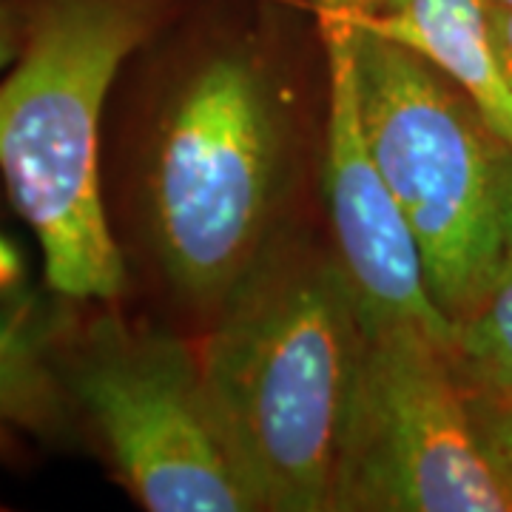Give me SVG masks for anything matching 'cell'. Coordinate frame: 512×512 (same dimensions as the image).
Wrapping results in <instances>:
<instances>
[{"mask_svg":"<svg viewBox=\"0 0 512 512\" xmlns=\"http://www.w3.org/2000/svg\"><path fill=\"white\" fill-rule=\"evenodd\" d=\"M202 373L256 512H328L365 325L336 254L271 245L214 313Z\"/></svg>","mask_w":512,"mask_h":512,"instance_id":"cell-1","label":"cell"},{"mask_svg":"<svg viewBox=\"0 0 512 512\" xmlns=\"http://www.w3.org/2000/svg\"><path fill=\"white\" fill-rule=\"evenodd\" d=\"M165 0H15L20 52L0 80V177L35 234L49 291L111 305L126 259L103 191L111 86Z\"/></svg>","mask_w":512,"mask_h":512,"instance_id":"cell-2","label":"cell"},{"mask_svg":"<svg viewBox=\"0 0 512 512\" xmlns=\"http://www.w3.org/2000/svg\"><path fill=\"white\" fill-rule=\"evenodd\" d=\"M288 111L268 60L225 43L165 94L137 160L140 234L168 288L217 313L274 245Z\"/></svg>","mask_w":512,"mask_h":512,"instance_id":"cell-3","label":"cell"},{"mask_svg":"<svg viewBox=\"0 0 512 512\" xmlns=\"http://www.w3.org/2000/svg\"><path fill=\"white\" fill-rule=\"evenodd\" d=\"M345 18L367 146L419 242L430 296L456 328L501 259L512 151L436 66Z\"/></svg>","mask_w":512,"mask_h":512,"instance_id":"cell-4","label":"cell"},{"mask_svg":"<svg viewBox=\"0 0 512 512\" xmlns=\"http://www.w3.org/2000/svg\"><path fill=\"white\" fill-rule=\"evenodd\" d=\"M55 365L69 413L143 510H254L225 450L200 348L100 311L74 316Z\"/></svg>","mask_w":512,"mask_h":512,"instance_id":"cell-5","label":"cell"},{"mask_svg":"<svg viewBox=\"0 0 512 512\" xmlns=\"http://www.w3.org/2000/svg\"><path fill=\"white\" fill-rule=\"evenodd\" d=\"M330 510L512 512L450 348L419 325H365Z\"/></svg>","mask_w":512,"mask_h":512,"instance_id":"cell-6","label":"cell"},{"mask_svg":"<svg viewBox=\"0 0 512 512\" xmlns=\"http://www.w3.org/2000/svg\"><path fill=\"white\" fill-rule=\"evenodd\" d=\"M316 12L328 57L325 197L362 325H419L453 348V325L430 296L419 242L365 140L348 18L328 6Z\"/></svg>","mask_w":512,"mask_h":512,"instance_id":"cell-7","label":"cell"},{"mask_svg":"<svg viewBox=\"0 0 512 512\" xmlns=\"http://www.w3.org/2000/svg\"><path fill=\"white\" fill-rule=\"evenodd\" d=\"M72 302L40 296L20 271H0V450L20 436H52L69 407L57 379V348L72 325Z\"/></svg>","mask_w":512,"mask_h":512,"instance_id":"cell-8","label":"cell"},{"mask_svg":"<svg viewBox=\"0 0 512 512\" xmlns=\"http://www.w3.org/2000/svg\"><path fill=\"white\" fill-rule=\"evenodd\" d=\"M353 15L456 83L512 151V83L495 49L490 0H402L382 15Z\"/></svg>","mask_w":512,"mask_h":512,"instance_id":"cell-9","label":"cell"},{"mask_svg":"<svg viewBox=\"0 0 512 512\" xmlns=\"http://www.w3.org/2000/svg\"><path fill=\"white\" fill-rule=\"evenodd\" d=\"M450 356L464 382L512 390V202L498 268L476 308L456 322Z\"/></svg>","mask_w":512,"mask_h":512,"instance_id":"cell-10","label":"cell"},{"mask_svg":"<svg viewBox=\"0 0 512 512\" xmlns=\"http://www.w3.org/2000/svg\"><path fill=\"white\" fill-rule=\"evenodd\" d=\"M461 384L481 450L512 498V390L464 382V379Z\"/></svg>","mask_w":512,"mask_h":512,"instance_id":"cell-11","label":"cell"},{"mask_svg":"<svg viewBox=\"0 0 512 512\" xmlns=\"http://www.w3.org/2000/svg\"><path fill=\"white\" fill-rule=\"evenodd\" d=\"M20 18L12 0H0V72H6L20 52Z\"/></svg>","mask_w":512,"mask_h":512,"instance_id":"cell-12","label":"cell"},{"mask_svg":"<svg viewBox=\"0 0 512 512\" xmlns=\"http://www.w3.org/2000/svg\"><path fill=\"white\" fill-rule=\"evenodd\" d=\"M490 23H493V37L498 57L504 63V72L512 83V6H498L490 3Z\"/></svg>","mask_w":512,"mask_h":512,"instance_id":"cell-13","label":"cell"},{"mask_svg":"<svg viewBox=\"0 0 512 512\" xmlns=\"http://www.w3.org/2000/svg\"><path fill=\"white\" fill-rule=\"evenodd\" d=\"M316 9L328 6V9H348V12H365V15H382L396 9L402 0H313Z\"/></svg>","mask_w":512,"mask_h":512,"instance_id":"cell-14","label":"cell"},{"mask_svg":"<svg viewBox=\"0 0 512 512\" xmlns=\"http://www.w3.org/2000/svg\"><path fill=\"white\" fill-rule=\"evenodd\" d=\"M20 268H23V262H20L18 251L0 234V271H20Z\"/></svg>","mask_w":512,"mask_h":512,"instance_id":"cell-15","label":"cell"},{"mask_svg":"<svg viewBox=\"0 0 512 512\" xmlns=\"http://www.w3.org/2000/svg\"><path fill=\"white\" fill-rule=\"evenodd\" d=\"M490 3H498V6H512V0H490Z\"/></svg>","mask_w":512,"mask_h":512,"instance_id":"cell-16","label":"cell"},{"mask_svg":"<svg viewBox=\"0 0 512 512\" xmlns=\"http://www.w3.org/2000/svg\"><path fill=\"white\" fill-rule=\"evenodd\" d=\"M0 453H3V450H0Z\"/></svg>","mask_w":512,"mask_h":512,"instance_id":"cell-17","label":"cell"}]
</instances>
